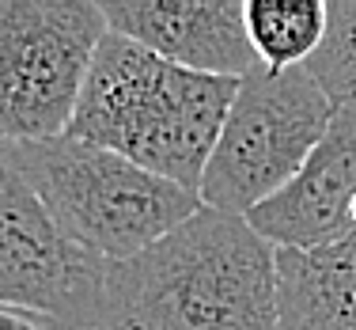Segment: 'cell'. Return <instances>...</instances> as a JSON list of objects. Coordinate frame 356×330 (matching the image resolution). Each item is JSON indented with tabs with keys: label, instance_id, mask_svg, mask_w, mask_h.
<instances>
[{
	"label": "cell",
	"instance_id": "obj_1",
	"mask_svg": "<svg viewBox=\"0 0 356 330\" xmlns=\"http://www.w3.org/2000/svg\"><path fill=\"white\" fill-rule=\"evenodd\" d=\"M106 330H277V247L247 217L201 209L106 269Z\"/></svg>",
	"mask_w": 356,
	"mask_h": 330
},
{
	"label": "cell",
	"instance_id": "obj_2",
	"mask_svg": "<svg viewBox=\"0 0 356 330\" xmlns=\"http://www.w3.org/2000/svg\"><path fill=\"white\" fill-rule=\"evenodd\" d=\"M239 80L163 61L140 42L106 31L65 137L140 164L201 194Z\"/></svg>",
	"mask_w": 356,
	"mask_h": 330
},
{
	"label": "cell",
	"instance_id": "obj_3",
	"mask_svg": "<svg viewBox=\"0 0 356 330\" xmlns=\"http://www.w3.org/2000/svg\"><path fill=\"white\" fill-rule=\"evenodd\" d=\"M8 148L57 228L106 262L137 258L205 209L201 194L72 137Z\"/></svg>",
	"mask_w": 356,
	"mask_h": 330
},
{
	"label": "cell",
	"instance_id": "obj_4",
	"mask_svg": "<svg viewBox=\"0 0 356 330\" xmlns=\"http://www.w3.org/2000/svg\"><path fill=\"white\" fill-rule=\"evenodd\" d=\"M334 118L337 103L311 69L247 72L201 179L205 209L250 217L307 167Z\"/></svg>",
	"mask_w": 356,
	"mask_h": 330
},
{
	"label": "cell",
	"instance_id": "obj_5",
	"mask_svg": "<svg viewBox=\"0 0 356 330\" xmlns=\"http://www.w3.org/2000/svg\"><path fill=\"white\" fill-rule=\"evenodd\" d=\"M106 31L95 0H0V145L69 133Z\"/></svg>",
	"mask_w": 356,
	"mask_h": 330
},
{
	"label": "cell",
	"instance_id": "obj_6",
	"mask_svg": "<svg viewBox=\"0 0 356 330\" xmlns=\"http://www.w3.org/2000/svg\"><path fill=\"white\" fill-rule=\"evenodd\" d=\"M106 269V258L57 228L12 148L0 145V304L54 319L65 330H103Z\"/></svg>",
	"mask_w": 356,
	"mask_h": 330
},
{
	"label": "cell",
	"instance_id": "obj_7",
	"mask_svg": "<svg viewBox=\"0 0 356 330\" xmlns=\"http://www.w3.org/2000/svg\"><path fill=\"white\" fill-rule=\"evenodd\" d=\"M103 12L114 35L140 42L178 69L232 80L258 69L247 0H118Z\"/></svg>",
	"mask_w": 356,
	"mask_h": 330
},
{
	"label": "cell",
	"instance_id": "obj_8",
	"mask_svg": "<svg viewBox=\"0 0 356 330\" xmlns=\"http://www.w3.org/2000/svg\"><path fill=\"white\" fill-rule=\"evenodd\" d=\"M247 220L261 239L292 251L356 235V110L337 107L334 125L307 167Z\"/></svg>",
	"mask_w": 356,
	"mask_h": 330
},
{
	"label": "cell",
	"instance_id": "obj_9",
	"mask_svg": "<svg viewBox=\"0 0 356 330\" xmlns=\"http://www.w3.org/2000/svg\"><path fill=\"white\" fill-rule=\"evenodd\" d=\"M277 330H356V235L277 247Z\"/></svg>",
	"mask_w": 356,
	"mask_h": 330
},
{
	"label": "cell",
	"instance_id": "obj_10",
	"mask_svg": "<svg viewBox=\"0 0 356 330\" xmlns=\"http://www.w3.org/2000/svg\"><path fill=\"white\" fill-rule=\"evenodd\" d=\"M330 4L322 0H247V35L269 72L307 69L326 42Z\"/></svg>",
	"mask_w": 356,
	"mask_h": 330
},
{
	"label": "cell",
	"instance_id": "obj_11",
	"mask_svg": "<svg viewBox=\"0 0 356 330\" xmlns=\"http://www.w3.org/2000/svg\"><path fill=\"white\" fill-rule=\"evenodd\" d=\"M307 69L337 107L356 110V0L330 4L326 42Z\"/></svg>",
	"mask_w": 356,
	"mask_h": 330
},
{
	"label": "cell",
	"instance_id": "obj_12",
	"mask_svg": "<svg viewBox=\"0 0 356 330\" xmlns=\"http://www.w3.org/2000/svg\"><path fill=\"white\" fill-rule=\"evenodd\" d=\"M0 330H65V327H57L54 319L35 315V311H23V308H8V304H0Z\"/></svg>",
	"mask_w": 356,
	"mask_h": 330
},
{
	"label": "cell",
	"instance_id": "obj_13",
	"mask_svg": "<svg viewBox=\"0 0 356 330\" xmlns=\"http://www.w3.org/2000/svg\"><path fill=\"white\" fill-rule=\"evenodd\" d=\"M103 330H106V327H103Z\"/></svg>",
	"mask_w": 356,
	"mask_h": 330
}]
</instances>
